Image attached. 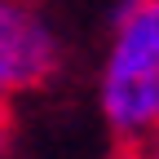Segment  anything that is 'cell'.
I'll use <instances>...</instances> for the list:
<instances>
[{
    "mask_svg": "<svg viewBox=\"0 0 159 159\" xmlns=\"http://www.w3.org/2000/svg\"><path fill=\"white\" fill-rule=\"evenodd\" d=\"M62 66V35L35 0H0V102L44 89Z\"/></svg>",
    "mask_w": 159,
    "mask_h": 159,
    "instance_id": "2",
    "label": "cell"
},
{
    "mask_svg": "<svg viewBox=\"0 0 159 159\" xmlns=\"http://www.w3.org/2000/svg\"><path fill=\"white\" fill-rule=\"evenodd\" d=\"M97 106L119 146L159 137V0H115Z\"/></svg>",
    "mask_w": 159,
    "mask_h": 159,
    "instance_id": "1",
    "label": "cell"
},
{
    "mask_svg": "<svg viewBox=\"0 0 159 159\" xmlns=\"http://www.w3.org/2000/svg\"><path fill=\"white\" fill-rule=\"evenodd\" d=\"M111 159H155V155H150L146 146H124V150H115Z\"/></svg>",
    "mask_w": 159,
    "mask_h": 159,
    "instance_id": "4",
    "label": "cell"
},
{
    "mask_svg": "<svg viewBox=\"0 0 159 159\" xmlns=\"http://www.w3.org/2000/svg\"><path fill=\"white\" fill-rule=\"evenodd\" d=\"M9 150H13V111L9 102H0V159H9Z\"/></svg>",
    "mask_w": 159,
    "mask_h": 159,
    "instance_id": "3",
    "label": "cell"
}]
</instances>
